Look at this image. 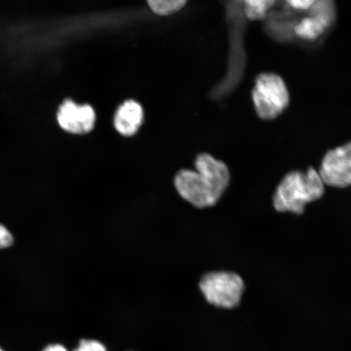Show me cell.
Returning a JSON list of instances; mask_svg holds the SVG:
<instances>
[{"mask_svg":"<svg viewBox=\"0 0 351 351\" xmlns=\"http://www.w3.org/2000/svg\"><path fill=\"white\" fill-rule=\"evenodd\" d=\"M13 244V237L5 226L0 223V251L11 247Z\"/></svg>","mask_w":351,"mask_h":351,"instance_id":"cell-15","label":"cell"},{"mask_svg":"<svg viewBox=\"0 0 351 351\" xmlns=\"http://www.w3.org/2000/svg\"><path fill=\"white\" fill-rule=\"evenodd\" d=\"M41 351H68V350L62 344L51 343L44 346Z\"/></svg>","mask_w":351,"mask_h":351,"instance_id":"cell-16","label":"cell"},{"mask_svg":"<svg viewBox=\"0 0 351 351\" xmlns=\"http://www.w3.org/2000/svg\"><path fill=\"white\" fill-rule=\"evenodd\" d=\"M73 351H107L106 348L95 340H81L77 348Z\"/></svg>","mask_w":351,"mask_h":351,"instance_id":"cell-14","label":"cell"},{"mask_svg":"<svg viewBox=\"0 0 351 351\" xmlns=\"http://www.w3.org/2000/svg\"><path fill=\"white\" fill-rule=\"evenodd\" d=\"M195 168L196 171H180L175 178L176 189L184 199L195 207H213L229 186V169L208 154L197 157Z\"/></svg>","mask_w":351,"mask_h":351,"instance_id":"cell-1","label":"cell"},{"mask_svg":"<svg viewBox=\"0 0 351 351\" xmlns=\"http://www.w3.org/2000/svg\"><path fill=\"white\" fill-rule=\"evenodd\" d=\"M276 10V6L265 20V32L269 37L279 43H291L295 40L293 28L300 16L289 8L287 3ZM278 4V3H276Z\"/></svg>","mask_w":351,"mask_h":351,"instance_id":"cell-9","label":"cell"},{"mask_svg":"<svg viewBox=\"0 0 351 351\" xmlns=\"http://www.w3.org/2000/svg\"><path fill=\"white\" fill-rule=\"evenodd\" d=\"M0 351H6V350L2 346H0Z\"/></svg>","mask_w":351,"mask_h":351,"instance_id":"cell-17","label":"cell"},{"mask_svg":"<svg viewBox=\"0 0 351 351\" xmlns=\"http://www.w3.org/2000/svg\"><path fill=\"white\" fill-rule=\"evenodd\" d=\"M229 7L231 21V56L229 80L223 85L226 90H232L239 85L243 79L245 67V53L244 50L243 34L245 19L243 12V1L232 2Z\"/></svg>","mask_w":351,"mask_h":351,"instance_id":"cell-6","label":"cell"},{"mask_svg":"<svg viewBox=\"0 0 351 351\" xmlns=\"http://www.w3.org/2000/svg\"><path fill=\"white\" fill-rule=\"evenodd\" d=\"M252 100L261 119H276L289 104V90L283 78L274 73L260 74L254 82Z\"/></svg>","mask_w":351,"mask_h":351,"instance_id":"cell-3","label":"cell"},{"mask_svg":"<svg viewBox=\"0 0 351 351\" xmlns=\"http://www.w3.org/2000/svg\"><path fill=\"white\" fill-rule=\"evenodd\" d=\"M324 194V184L318 171H293L285 176L275 191L274 208L278 212L301 215L306 205L320 199Z\"/></svg>","mask_w":351,"mask_h":351,"instance_id":"cell-2","label":"cell"},{"mask_svg":"<svg viewBox=\"0 0 351 351\" xmlns=\"http://www.w3.org/2000/svg\"><path fill=\"white\" fill-rule=\"evenodd\" d=\"M315 0H291V1L285 2L287 5L292 10L298 13H306L315 3Z\"/></svg>","mask_w":351,"mask_h":351,"instance_id":"cell-13","label":"cell"},{"mask_svg":"<svg viewBox=\"0 0 351 351\" xmlns=\"http://www.w3.org/2000/svg\"><path fill=\"white\" fill-rule=\"evenodd\" d=\"M143 111L141 106L133 100L127 101L118 109L116 114V129L125 136L134 135L141 125Z\"/></svg>","mask_w":351,"mask_h":351,"instance_id":"cell-10","label":"cell"},{"mask_svg":"<svg viewBox=\"0 0 351 351\" xmlns=\"http://www.w3.org/2000/svg\"><path fill=\"white\" fill-rule=\"evenodd\" d=\"M278 2L273 0H248L243 1V12L245 20L265 21Z\"/></svg>","mask_w":351,"mask_h":351,"instance_id":"cell-11","label":"cell"},{"mask_svg":"<svg viewBox=\"0 0 351 351\" xmlns=\"http://www.w3.org/2000/svg\"><path fill=\"white\" fill-rule=\"evenodd\" d=\"M199 287L209 304L231 309L239 305L245 285L239 275L228 271H215L202 278Z\"/></svg>","mask_w":351,"mask_h":351,"instance_id":"cell-4","label":"cell"},{"mask_svg":"<svg viewBox=\"0 0 351 351\" xmlns=\"http://www.w3.org/2000/svg\"><path fill=\"white\" fill-rule=\"evenodd\" d=\"M148 3L154 12L165 16L181 10L186 1L185 0H168V1L151 0V1H148Z\"/></svg>","mask_w":351,"mask_h":351,"instance_id":"cell-12","label":"cell"},{"mask_svg":"<svg viewBox=\"0 0 351 351\" xmlns=\"http://www.w3.org/2000/svg\"><path fill=\"white\" fill-rule=\"evenodd\" d=\"M57 121L64 130L72 134H83L93 129L95 114L89 105H78L67 99L59 108Z\"/></svg>","mask_w":351,"mask_h":351,"instance_id":"cell-8","label":"cell"},{"mask_svg":"<svg viewBox=\"0 0 351 351\" xmlns=\"http://www.w3.org/2000/svg\"><path fill=\"white\" fill-rule=\"evenodd\" d=\"M318 173L324 185L336 188L351 186V142L328 151Z\"/></svg>","mask_w":351,"mask_h":351,"instance_id":"cell-7","label":"cell"},{"mask_svg":"<svg viewBox=\"0 0 351 351\" xmlns=\"http://www.w3.org/2000/svg\"><path fill=\"white\" fill-rule=\"evenodd\" d=\"M337 10L330 0H320L314 4L305 16H300L293 28L295 40L313 44L324 39L335 25Z\"/></svg>","mask_w":351,"mask_h":351,"instance_id":"cell-5","label":"cell"}]
</instances>
